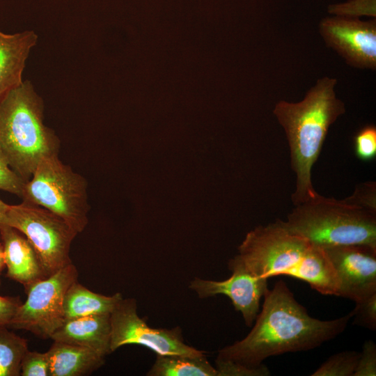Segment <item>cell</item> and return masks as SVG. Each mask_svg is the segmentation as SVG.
I'll list each match as a JSON object with an SVG mask.
<instances>
[{
  "label": "cell",
  "instance_id": "obj_1",
  "mask_svg": "<svg viewBox=\"0 0 376 376\" xmlns=\"http://www.w3.org/2000/svg\"><path fill=\"white\" fill-rule=\"evenodd\" d=\"M263 297L262 311L251 331L220 350L217 360L258 368L270 357L308 351L335 338L352 318L350 313L331 320L310 316L283 281L267 289Z\"/></svg>",
  "mask_w": 376,
  "mask_h": 376
},
{
  "label": "cell",
  "instance_id": "obj_2",
  "mask_svg": "<svg viewBox=\"0 0 376 376\" xmlns=\"http://www.w3.org/2000/svg\"><path fill=\"white\" fill-rule=\"evenodd\" d=\"M337 79L324 77L306 93L302 100L279 101L273 113L288 141L295 188L294 205L314 198L318 193L312 183V169L318 160L331 125L345 113V104L337 97Z\"/></svg>",
  "mask_w": 376,
  "mask_h": 376
},
{
  "label": "cell",
  "instance_id": "obj_3",
  "mask_svg": "<svg viewBox=\"0 0 376 376\" xmlns=\"http://www.w3.org/2000/svg\"><path fill=\"white\" fill-rule=\"evenodd\" d=\"M44 104L29 80L0 100V152L26 182L40 161L58 153L59 140L44 124Z\"/></svg>",
  "mask_w": 376,
  "mask_h": 376
},
{
  "label": "cell",
  "instance_id": "obj_4",
  "mask_svg": "<svg viewBox=\"0 0 376 376\" xmlns=\"http://www.w3.org/2000/svg\"><path fill=\"white\" fill-rule=\"evenodd\" d=\"M283 221L291 232L324 248L361 244L376 248V212L352 203L318 194L295 205Z\"/></svg>",
  "mask_w": 376,
  "mask_h": 376
},
{
  "label": "cell",
  "instance_id": "obj_5",
  "mask_svg": "<svg viewBox=\"0 0 376 376\" xmlns=\"http://www.w3.org/2000/svg\"><path fill=\"white\" fill-rule=\"evenodd\" d=\"M24 201L42 207L62 218L77 233L88 224L87 182L58 158H42L24 183Z\"/></svg>",
  "mask_w": 376,
  "mask_h": 376
},
{
  "label": "cell",
  "instance_id": "obj_6",
  "mask_svg": "<svg viewBox=\"0 0 376 376\" xmlns=\"http://www.w3.org/2000/svg\"><path fill=\"white\" fill-rule=\"evenodd\" d=\"M4 224L22 233L38 255L47 276L72 263V242L78 234L62 218L23 201L9 205Z\"/></svg>",
  "mask_w": 376,
  "mask_h": 376
},
{
  "label": "cell",
  "instance_id": "obj_7",
  "mask_svg": "<svg viewBox=\"0 0 376 376\" xmlns=\"http://www.w3.org/2000/svg\"><path fill=\"white\" fill-rule=\"evenodd\" d=\"M312 245L289 230L281 219L247 233L237 256L255 276L290 275Z\"/></svg>",
  "mask_w": 376,
  "mask_h": 376
},
{
  "label": "cell",
  "instance_id": "obj_8",
  "mask_svg": "<svg viewBox=\"0 0 376 376\" xmlns=\"http://www.w3.org/2000/svg\"><path fill=\"white\" fill-rule=\"evenodd\" d=\"M78 278L70 263L24 289L27 297L18 307L8 328L29 331L42 338H51L63 323V299L69 286Z\"/></svg>",
  "mask_w": 376,
  "mask_h": 376
},
{
  "label": "cell",
  "instance_id": "obj_9",
  "mask_svg": "<svg viewBox=\"0 0 376 376\" xmlns=\"http://www.w3.org/2000/svg\"><path fill=\"white\" fill-rule=\"evenodd\" d=\"M111 352L126 345L146 347L159 355L198 356L204 352L188 345L184 341L182 329L152 328L137 313L134 298L123 297L110 313Z\"/></svg>",
  "mask_w": 376,
  "mask_h": 376
},
{
  "label": "cell",
  "instance_id": "obj_10",
  "mask_svg": "<svg viewBox=\"0 0 376 376\" xmlns=\"http://www.w3.org/2000/svg\"><path fill=\"white\" fill-rule=\"evenodd\" d=\"M319 31L326 45L346 63L359 69H376V21L334 16L325 17Z\"/></svg>",
  "mask_w": 376,
  "mask_h": 376
},
{
  "label": "cell",
  "instance_id": "obj_11",
  "mask_svg": "<svg viewBox=\"0 0 376 376\" xmlns=\"http://www.w3.org/2000/svg\"><path fill=\"white\" fill-rule=\"evenodd\" d=\"M230 276L224 281L195 277L189 288L201 299L218 295L230 299L235 309L241 313L244 323L251 327L259 313L260 301L267 288V279L253 274L237 255L228 263Z\"/></svg>",
  "mask_w": 376,
  "mask_h": 376
},
{
  "label": "cell",
  "instance_id": "obj_12",
  "mask_svg": "<svg viewBox=\"0 0 376 376\" xmlns=\"http://www.w3.org/2000/svg\"><path fill=\"white\" fill-rule=\"evenodd\" d=\"M323 249L339 280L338 297L357 302L376 293L375 247L350 244Z\"/></svg>",
  "mask_w": 376,
  "mask_h": 376
},
{
  "label": "cell",
  "instance_id": "obj_13",
  "mask_svg": "<svg viewBox=\"0 0 376 376\" xmlns=\"http://www.w3.org/2000/svg\"><path fill=\"white\" fill-rule=\"evenodd\" d=\"M0 240L6 277L21 283L24 289L47 277L38 255L22 233L3 224L0 226Z\"/></svg>",
  "mask_w": 376,
  "mask_h": 376
},
{
  "label": "cell",
  "instance_id": "obj_14",
  "mask_svg": "<svg viewBox=\"0 0 376 376\" xmlns=\"http://www.w3.org/2000/svg\"><path fill=\"white\" fill-rule=\"evenodd\" d=\"M51 339L84 347L106 357L111 353L110 313L65 320Z\"/></svg>",
  "mask_w": 376,
  "mask_h": 376
},
{
  "label": "cell",
  "instance_id": "obj_15",
  "mask_svg": "<svg viewBox=\"0 0 376 376\" xmlns=\"http://www.w3.org/2000/svg\"><path fill=\"white\" fill-rule=\"evenodd\" d=\"M38 39L33 31L13 34L0 31V100L23 81L22 73L26 60Z\"/></svg>",
  "mask_w": 376,
  "mask_h": 376
},
{
  "label": "cell",
  "instance_id": "obj_16",
  "mask_svg": "<svg viewBox=\"0 0 376 376\" xmlns=\"http://www.w3.org/2000/svg\"><path fill=\"white\" fill-rule=\"evenodd\" d=\"M50 376L88 375L103 366L105 357L90 349L54 341L47 351Z\"/></svg>",
  "mask_w": 376,
  "mask_h": 376
},
{
  "label": "cell",
  "instance_id": "obj_17",
  "mask_svg": "<svg viewBox=\"0 0 376 376\" xmlns=\"http://www.w3.org/2000/svg\"><path fill=\"white\" fill-rule=\"evenodd\" d=\"M289 276L307 282L322 295L338 296L340 283L336 272L322 247L312 244Z\"/></svg>",
  "mask_w": 376,
  "mask_h": 376
},
{
  "label": "cell",
  "instance_id": "obj_18",
  "mask_svg": "<svg viewBox=\"0 0 376 376\" xmlns=\"http://www.w3.org/2000/svg\"><path fill=\"white\" fill-rule=\"evenodd\" d=\"M122 298L120 292L111 296L95 293L77 280L69 286L64 296V319L111 313Z\"/></svg>",
  "mask_w": 376,
  "mask_h": 376
},
{
  "label": "cell",
  "instance_id": "obj_19",
  "mask_svg": "<svg viewBox=\"0 0 376 376\" xmlns=\"http://www.w3.org/2000/svg\"><path fill=\"white\" fill-rule=\"evenodd\" d=\"M146 375L218 376V372L205 354L198 356L157 354Z\"/></svg>",
  "mask_w": 376,
  "mask_h": 376
},
{
  "label": "cell",
  "instance_id": "obj_20",
  "mask_svg": "<svg viewBox=\"0 0 376 376\" xmlns=\"http://www.w3.org/2000/svg\"><path fill=\"white\" fill-rule=\"evenodd\" d=\"M28 350L27 340L0 328V376H19L22 358Z\"/></svg>",
  "mask_w": 376,
  "mask_h": 376
},
{
  "label": "cell",
  "instance_id": "obj_21",
  "mask_svg": "<svg viewBox=\"0 0 376 376\" xmlns=\"http://www.w3.org/2000/svg\"><path fill=\"white\" fill-rule=\"evenodd\" d=\"M360 352L346 350L329 357L312 376H353Z\"/></svg>",
  "mask_w": 376,
  "mask_h": 376
},
{
  "label": "cell",
  "instance_id": "obj_22",
  "mask_svg": "<svg viewBox=\"0 0 376 376\" xmlns=\"http://www.w3.org/2000/svg\"><path fill=\"white\" fill-rule=\"evenodd\" d=\"M375 0H350L329 6L328 12L340 17L358 18L365 15L375 17Z\"/></svg>",
  "mask_w": 376,
  "mask_h": 376
},
{
  "label": "cell",
  "instance_id": "obj_23",
  "mask_svg": "<svg viewBox=\"0 0 376 376\" xmlns=\"http://www.w3.org/2000/svg\"><path fill=\"white\" fill-rule=\"evenodd\" d=\"M354 150L357 157L370 161L376 156V127L374 125L363 127L354 136Z\"/></svg>",
  "mask_w": 376,
  "mask_h": 376
},
{
  "label": "cell",
  "instance_id": "obj_24",
  "mask_svg": "<svg viewBox=\"0 0 376 376\" xmlns=\"http://www.w3.org/2000/svg\"><path fill=\"white\" fill-rule=\"evenodd\" d=\"M350 313L354 324L375 330L376 329V293L357 302Z\"/></svg>",
  "mask_w": 376,
  "mask_h": 376
},
{
  "label": "cell",
  "instance_id": "obj_25",
  "mask_svg": "<svg viewBox=\"0 0 376 376\" xmlns=\"http://www.w3.org/2000/svg\"><path fill=\"white\" fill-rule=\"evenodd\" d=\"M22 376H50L49 363L47 352L27 350L21 363Z\"/></svg>",
  "mask_w": 376,
  "mask_h": 376
},
{
  "label": "cell",
  "instance_id": "obj_26",
  "mask_svg": "<svg viewBox=\"0 0 376 376\" xmlns=\"http://www.w3.org/2000/svg\"><path fill=\"white\" fill-rule=\"evenodd\" d=\"M24 183L0 152V189L22 197Z\"/></svg>",
  "mask_w": 376,
  "mask_h": 376
},
{
  "label": "cell",
  "instance_id": "obj_27",
  "mask_svg": "<svg viewBox=\"0 0 376 376\" xmlns=\"http://www.w3.org/2000/svg\"><path fill=\"white\" fill-rule=\"evenodd\" d=\"M215 368L218 376H267L270 375L268 368L262 364L258 368H251L229 361L215 359Z\"/></svg>",
  "mask_w": 376,
  "mask_h": 376
},
{
  "label": "cell",
  "instance_id": "obj_28",
  "mask_svg": "<svg viewBox=\"0 0 376 376\" xmlns=\"http://www.w3.org/2000/svg\"><path fill=\"white\" fill-rule=\"evenodd\" d=\"M376 375V345L372 340H366L360 352L353 376Z\"/></svg>",
  "mask_w": 376,
  "mask_h": 376
},
{
  "label": "cell",
  "instance_id": "obj_29",
  "mask_svg": "<svg viewBox=\"0 0 376 376\" xmlns=\"http://www.w3.org/2000/svg\"><path fill=\"white\" fill-rule=\"evenodd\" d=\"M347 198L354 204L376 212V184L366 182L357 185Z\"/></svg>",
  "mask_w": 376,
  "mask_h": 376
},
{
  "label": "cell",
  "instance_id": "obj_30",
  "mask_svg": "<svg viewBox=\"0 0 376 376\" xmlns=\"http://www.w3.org/2000/svg\"><path fill=\"white\" fill-rule=\"evenodd\" d=\"M19 296L0 295V328L9 326L18 307L22 304Z\"/></svg>",
  "mask_w": 376,
  "mask_h": 376
},
{
  "label": "cell",
  "instance_id": "obj_31",
  "mask_svg": "<svg viewBox=\"0 0 376 376\" xmlns=\"http://www.w3.org/2000/svg\"><path fill=\"white\" fill-rule=\"evenodd\" d=\"M9 205L0 198V226L4 224Z\"/></svg>",
  "mask_w": 376,
  "mask_h": 376
},
{
  "label": "cell",
  "instance_id": "obj_32",
  "mask_svg": "<svg viewBox=\"0 0 376 376\" xmlns=\"http://www.w3.org/2000/svg\"><path fill=\"white\" fill-rule=\"evenodd\" d=\"M5 260L3 250V246L0 240V285H1V274L3 269L5 268Z\"/></svg>",
  "mask_w": 376,
  "mask_h": 376
}]
</instances>
